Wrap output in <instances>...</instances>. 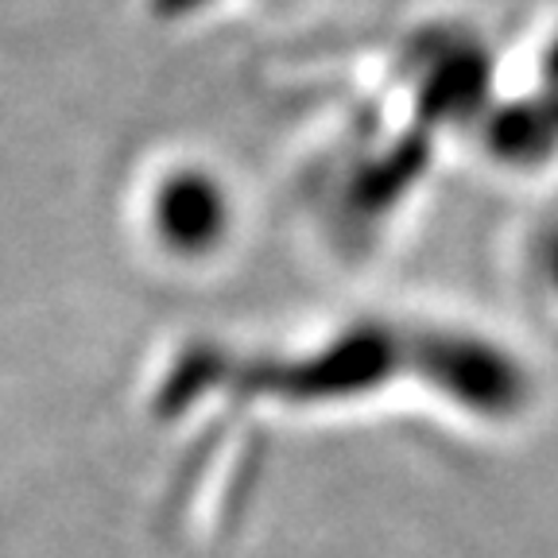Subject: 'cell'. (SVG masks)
Masks as SVG:
<instances>
[{
	"label": "cell",
	"mask_w": 558,
	"mask_h": 558,
	"mask_svg": "<svg viewBox=\"0 0 558 558\" xmlns=\"http://www.w3.org/2000/svg\"><path fill=\"white\" fill-rule=\"evenodd\" d=\"M156 221L163 241L174 244L179 253H202L226 229V206H221V194L214 186L186 174V179L167 183Z\"/></svg>",
	"instance_id": "cell-1"
}]
</instances>
